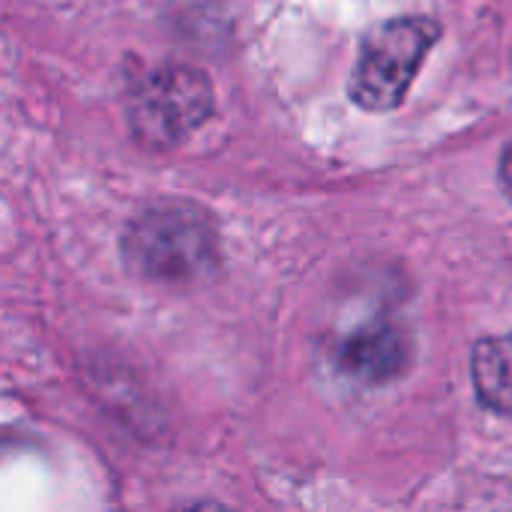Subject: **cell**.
<instances>
[{
    "instance_id": "2",
    "label": "cell",
    "mask_w": 512,
    "mask_h": 512,
    "mask_svg": "<svg viewBox=\"0 0 512 512\" xmlns=\"http://www.w3.org/2000/svg\"><path fill=\"white\" fill-rule=\"evenodd\" d=\"M126 255L153 279H195L216 261V234L201 210L186 204H162L147 210L129 228Z\"/></svg>"
},
{
    "instance_id": "5",
    "label": "cell",
    "mask_w": 512,
    "mask_h": 512,
    "mask_svg": "<svg viewBox=\"0 0 512 512\" xmlns=\"http://www.w3.org/2000/svg\"><path fill=\"white\" fill-rule=\"evenodd\" d=\"M474 387L486 408L512 417V336L486 339L477 345Z\"/></svg>"
},
{
    "instance_id": "4",
    "label": "cell",
    "mask_w": 512,
    "mask_h": 512,
    "mask_svg": "<svg viewBox=\"0 0 512 512\" xmlns=\"http://www.w3.org/2000/svg\"><path fill=\"white\" fill-rule=\"evenodd\" d=\"M339 366L357 381L381 384L408 366V339L393 324H372L348 336L339 348Z\"/></svg>"
},
{
    "instance_id": "6",
    "label": "cell",
    "mask_w": 512,
    "mask_h": 512,
    "mask_svg": "<svg viewBox=\"0 0 512 512\" xmlns=\"http://www.w3.org/2000/svg\"><path fill=\"white\" fill-rule=\"evenodd\" d=\"M186 512H225V510H219V507H192V510H186Z\"/></svg>"
},
{
    "instance_id": "1",
    "label": "cell",
    "mask_w": 512,
    "mask_h": 512,
    "mask_svg": "<svg viewBox=\"0 0 512 512\" xmlns=\"http://www.w3.org/2000/svg\"><path fill=\"white\" fill-rule=\"evenodd\" d=\"M441 36L432 18H393L372 27L360 42V57L351 72V99L366 111H393L405 102L423 57Z\"/></svg>"
},
{
    "instance_id": "3",
    "label": "cell",
    "mask_w": 512,
    "mask_h": 512,
    "mask_svg": "<svg viewBox=\"0 0 512 512\" xmlns=\"http://www.w3.org/2000/svg\"><path fill=\"white\" fill-rule=\"evenodd\" d=\"M213 111L210 81L189 66L150 72L132 96V129L141 144L168 147L201 126Z\"/></svg>"
}]
</instances>
